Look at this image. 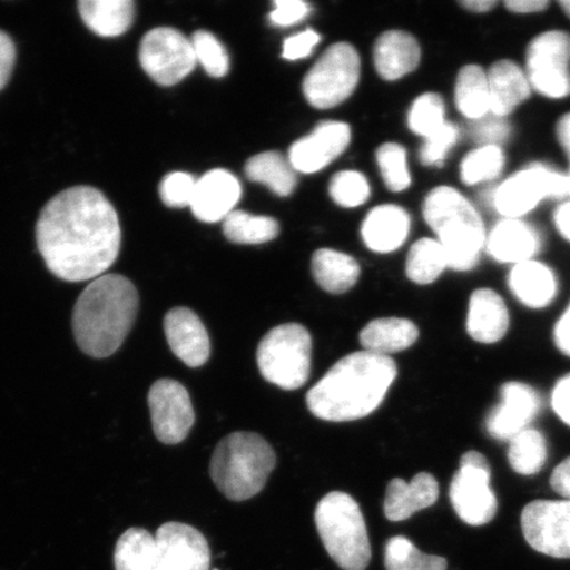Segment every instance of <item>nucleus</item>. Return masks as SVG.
I'll return each mask as SVG.
<instances>
[{"label": "nucleus", "instance_id": "4", "mask_svg": "<svg viewBox=\"0 0 570 570\" xmlns=\"http://www.w3.org/2000/svg\"><path fill=\"white\" fill-rule=\"evenodd\" d=\"M423 217L443 246L448 268L469 273L487 247V226L474 204L459 189L441 185L426 195Z\"/></svg>", "mask_w": 570, "mask_h": 570}, {"label": "nucleus", "instance_id": "33", "mask_svg": "<svg viewBox=\"0 0 570 570\" xmlns=\"http://www.w3.org/2000/svg\"><path fill=\"white\" fill-rule=\"evenodd\" d=\"M446 268L444 248L436 238H422L412 245L405 263V274L411 282L420 285L432 284Z\"/></svg>", "mask_w": 570, "mask_h": 570}, {"label": "nucleus", "instance_id": "55", "mask_svg": "<svg viewBox=\"0 0 570 570\" xmlns=\"http://www.w3.org/2000/svg\"><path fill=\"white\" fill-rule=\"evenodd\" d=\"M561 10L564 11L566 16L570 19V0H561L559 3Z\"/></svg>", "mask_w": 570, "mask_h": 570}, {"label": "nucleus", "instance_id": "32", "mask_svg": "<svg viewBox=\"0 0 570 570\" xmlns=\"http://www.w3.org/2000/svg\"><path fill=\"white\" fill-rule=\"evenodd\" d=\"M246 176L266 185L276 196L288 197L297 185V173L288 158L276 151L253 156L246 164Z\"/></svg>", "mask_w": 570, "mask_h": 570}, {"label": "nucleus", "instance_id": "11", "mask_svg": "<svg viewBox=\"0 0 570 570\" xmlns=\"http://www.w3.org/2000/svg\"><path fill=\"white\" fill-rule=\"evenodd\" d=\"M490 479L491 469L483 454L470 451L462 455L449 497L463 523L481 527L497 515L498 499L490 488Z\"/></svg>", "mask_w": 570, "mask_h": 570}, {"label": "nucleus", "instance_id": "44", "mask_svg": "<svg viewBox=\"0 0 570 570\" xmlns=\"http://www.w3.org/2000/svg\"><path fill=\"white\" fill-rule=\"evenodd\" d=\"M511 126L508 119L488 116L472 122L470 137L479 146H502V142L510 138Z\"/></svg>", "mask_w": 570, "mask_h": 570}, {"label": "nucleus", "instance_id": "38", "mask_svg": "<svg viewBox=\"0 0 570 570\" xmlns=\"http://www.w3.org/2000/svg\"><path fill=\"white\" fill-rule=\"evenodd\" d=\"M407 122L410 130L420 138H428L446 122V106L439 92L420 95L411 105Z\"/></svg>", "mask_w": 570, "mask_h": 570}, {"label": "nucleus", "instance_id": "24", "mask_svg": "<svg viewBox=\"0 0 570 570\" xmlns=\"http://www.w3.org/2000/svg\"><path fill=\"white\" fill-rule=\"evenodd\" d=\"M422 61V48L415 36L405 31H387L374 47L377 75L386 81H397L415 71Z\"/></svg>", "mask_w": 570, "mask_h": 570}, {"label": "nucleus", "instance_id": "1", "mask_svg": "<svg viewBox=\"0 0 570 570\" xmlns=\"http://www.w3.org/2000/svg\"><path fill=\"white\" fill-rule=\"evenodd\" d=\"M36 242L49 271L61 281L97 279L117 261L122 242L116 208L102 191L75 187L41 210Z\"/></svg>", "mask_w": 570, "mask_h": 570}, {"label": "nucleus", "instance_id": "29", "mask_svg": "<svg viewBox=\"0 0 570 570\" xmlns=\"http://www.w3.org/2000/svg\"><path fill=\"white\" fill-rule=\"evenodd\" d=\"M454 105L470 124L490 116L488 70L479 63L462 67L455 78Z\"/></svg>", "mask_w": 570, "mask_h": 570}, {"label": "nucleus", "instance_id": "42", "mask_svg": "<svg viewBox=\"0 0 570 570\" xmlns=\"http://www.w3.org/2000/svg\"><path fill=\"white\" fill-rule=\"evenodd\" d=\"M460 138V127L448 120L436 132L424 139L423 146L419 151L420 163L425 167L443 166L449 154L459 145Z\"/></svg>", "mask_w": 570, "mask_h": 570}, {"label": "nucleus", "instance_id": "30", "mask_svg": "<svg viewBox=\"0 0 570 570\" xmlns=\"http://www.w3.org/2000/svg\"><path fill=\"white\" fill-rule=\"evenodd\" d=\"M312 273L321 288L341 295L358 282L361 267L353 256L323 248L313 255Z\"/></svg>", "mask_w": 570, "mask_h": 570}, {"label": "nucleus", "instance_id": "16", "mask_svg": "<svg viewBox=\"0 0 570 570\" xmlns=\"http://www.w3.org/2000/svg\"><path fill=\"white\" fill-rule=\"evenodd\" d=\"M163 570H210V548L195 527L169 522L156 532Z\"/></svg>", "mask_w": 570, "mask_h": 570}, {"label": "nucleus", "instance_id": "17", "mask_svg": "<svg viewBox=\"0 0 570 570\" xmlns=\"http://www.w3.org/2000/svg\"><path fill=\"white\" fill-rule=\"evenodd\" d=\"M502 401L487 419V430L491 438L510 441L537 417L540 396L537 390L522 382L504 383Z\"/></svg>", "mask_w": 570, "mask_h": 570}, {"label": "nucleus", "instance_id": "5", "mask_svg": "<svg viewBox=\"0 0 570 570\" xmlns=\"http://www.w3.org/2000/svg\"><path fill=\"white\" fill-rule=\"evenodd\" d=\"M276 466L274 449L259 434L234 432L214 449L210 475L230 501L242 502L259 494Z\"/></svg>", "mask_w": 570, "mask_h": 570}, {"label": "nucleus", "instance_id": "39", "mask_svg": "<svg viewBox=\"0 0 570 570\" xmlns=\"http://www.w3.org/2000/svg\"><path fill=\"white\" fill-rule=\"evenodd\" d=\"M376 161L380 166L384 184L391 191L407 190L412 184L409 168L407 151L397 142H386L377 148Z\"/></svg>", "mask_w": 570, "mask_h": 570}, {"label": "nucleus", "instance_id": "53", "mask_svg": "<svg viewBox=\"0 0 570 570\" xmlns=\"http://www.w3.org/2000/svg\"><path fill=\"white\" fill-rule=\"evenodd\" d=\"M556 138H558L560 146L564 149L570 161V111L561 116L556 125Z\"/></svg>", "mask_w": 570, "mask_h": 570}, {"label": "nucleus", "instance_id": "45", "mask_svg": "<svg viewBox=\"0 0 570 570\" xmlns=\"http://www.w3.org/2000/svg\"><path fill=\"white\" fill-rule=\"evenodd\" d=\"M309 13L311 6L303 0H276L269 20L277 27H291L301 23Z\"/></svg>", "mask_w": 570, "mask_h": 570}, {"label": "nucleus", "instance_id": "25", "mask_svg": "<svg viewBox=\"0 0 570 570\" xmlns=\"http://www.w3.org/2000/svg\"><path fill=\"white\" fill-rule=\"evenodd\" d=\"M411 232L407 210L397 205L376 206L362 225V238L375 253L389 254L401 248Z\"/></svg>", "mask_w": 570, "mask_h": 570}, {"label": "nucleus", "instance_id": "35", "mask_svg": "<svg viewBox=\"0 0 570 570\" xmlns=\"http://www.w3.org/2000/svg\"><path fill=\"white\" fill-rule=\"evenodd\" d=\"M277 220L266 216H253L247 212L234 210L226 217V238L239 245H261L279 235Z\"/></svg>", "mask_w": 570, "mask_h": 570}, {"label": "nucleus", "instance_id": "27", "mask_svg": "<svg viewBox=\"0 0 570 570\" xmlns=\"http://www.w3.org/2000/svg\"><path fill=\"white\" fill-rule=\"evenodd\" d=\"M419 338V327L407 318H377L363 327L360 341L365 352L389 356L405 351Z\"/></svg>", "mask_w": 570, "mask_h": 570}, {"label": "nucleus", "instance_id": "12", "mask_svg": "<svg viewBox=\"0 0 570 570\" xmlns=\"http://www.w3.org/2000/svg\"><path fill=\"white\" fill-rule=\"evenodd\" d=\"M140 66L161 87H173L188 77L197 66L190 39L175 28L160 27L141 39Z\"/></svg>", "mask_w": 570, "mask_h": 570}, {"label": "nucleus", "instance_id": "47", "mask_svg": "<svg viewBox=\"0 0 570 570\" xmlns=\"http://www.w3.org/2000/svg\"><path fill=\"white\" fill-rule=\"evenodd\" d=\"M17 61V48L9 35L0 31V90L9 83Z\"/></svg>", "mask_w": 570, "mask_h": 570}, {"label": "nucleus", "instance_id": "19", "mask_svg": "<svg viewBox=\"0 0 570 570\" xmlns=\"http://www.w3.org/2000/svg\"><path fill=\"white\" fill-rule=\"evenodd\" d=\"M164 332L170 351L189 367H199L210 356V340L203 321L194 311L177 306L164 318Z\"/></svg>", "mask_w": 570, "mask_h": 570}, {"label": "nucleus", "instance_id": "14", "mask_svg": "<svg viewBox=\"0 0 570 570\" xmlns=\"http://www.w3.org/2000/svg\"><path fill=\"white\" fill-rule=\"evenodd\" d=\"M153 428L163 444L175 445L188 438L195 424V410L187 389L174 380H159L148 394Z\"/></svg>", "mask_w": 570, "mask_h": 570}, {"label": "nucleus", "instance_id": "7", "mask_svg": "<svg viewBox=\"0 0 570 570\" xmlns=\"http://www.w3.org/2000/svg\"><path fill=\"white\" fill-rule=\"evenodd\" d=\"M312 337L301 324H284L262 338L256 352L261 374L283 390H297L308 381Z\"/></svg>", "mask_w": 570, "mask_h": 570}, {"label": "nucleus", "instance_id": "6", "mask_svg": "<svg viewBox=\"0 0 570 570\" xmlns=\"http://www.w3.org/2000/svg\"><path fill=\"white\" fill-rule=\"evenodd\" d=\"M315 522L327 553L344 570H366L372 546L360 504L341 491L326 494L317 504Z\"/></svg>", "mask_w": 570, "mask_h": 570}, {"label": "nucleus", "instance_id": "48", "mask_svg": "<svg viewBox=\"0 0 570 570\" xmlns=\"http://www.w3.org/2000/svg\"><path fill=\"white\" fill-rule=\"evenodd\" d=\"M552 407L558 416L570 426V374L561 377L552 394Z\"/></svg>", "mask_w": 570, "mask_h": 570}, {"label": "nucleus", "instance_id": "52", "mask_svg": "<svg viewBox=\"0 0 570 570\" xmlns=\"http://www.w3.org/2000/svg\"><path fill=\"white\" fill-rule=\"evenodd\" d=\"M553 225L562 239L570 244V199L558 205L553 212Z\"/></svg>", "mask_w": 570, "mask_h": 570}, {"label": "nucleus", "instance_id": "21", "mask_svg": "<svg viewBox=\"0 0 570 570\" xmlns=\"http://www.w3.org/2000/svg\"><path fill=\"white\" fill-rule=\"evenodd\" d=\"M491 116L508 119L532 95L524 68L515 61L498 60L488 70Z\"/></svg>", "mask_w": 570, "mask_h": 570}, {"label": "nucleus", "instance_id": "15", "mask_svg": "<svg viewBox=\"0 0 570 570\" xmlns=\"http://www.w3.org/2000/svg\"><path fill=\"white\" fill-rule=\"evenodd\" d=\"M351 140V126L337 120H325L308 137L292 145L288 159L296 173L316 174L344 154Z\"/></svg>", "mask_w": 570, "mask_h": 570}, {"label": "nucleus", "instance_id": "10", "mask_svg": "<svg viewBox=\"0 0 570 570\" xmlns=\"http://www.w3.org/2000/svg\"><path fill=\"white\" fill-rule=\"evenodd\" d=\"M525 75L532 91L552 101L570 96V33L561 30L541 32L525 51Z\"/></svg>", "mask_w": 570, "mask_h": 570}, {"label": "nucleus", "instance_id": "34", "mask_svg": "<svg viewBox=\"0 0 570 570\" xmlns=\"http://www.w3.org/2000/svg\"><path fill=\"white\" fill-rule=\"evenodd\" d=\"M504 167L505 154L502 146H479L463 156L460 178L466 187H476L497 180Z\"/></svg>", "mask_w": 570, "mask_h": 570}, {"label": "nucleus", "instance_id": "9", "mask_svg": "<svg viewBox=\"0 0 570 570\" xmlns=\"http://www.w3.org/2000/svg\"><path fill=\"white\" fill-rule=\"evenodd\" d=\"M361 59L347 42H337L326 49L304 78L306 101L316 109H332L345 102L360 82Z\"/></svg>", "mask_w": 570, "mask_h": 570}, {"label": "nucleus", "instance_id": "43", "mask_svg": "<svg viewBox=\"0 0 570 570\" xmlns=\"http://www.w3.org/2000/svg\"><path fill=\"white\" fill-rule=\"evenodd\" d=\"M197 180L187 173H174L163 178L159 194L169 208H185L194 202Z\"/></svg>", "mask_w": 570, "mask_h": 570}, {"label": "nucleus", "instance_id": "18", "mask_svg": "<svg viewBox=\"0 0 570 570\" xmlns=\"http://www.w3.org/2000/svg\"><path fill=\"white\" fill-rule=\"evenodd\" d=\"M541 245V234L524 218H502L488 232L484 252L498 263L515 266L537 259Z\"/></svg>", "mask_w": 570, "mask_h": 570}, {"label": "nucleus", "instance_id": "40", "mask_svg": "<svg viewBox=\"0 0 570 570\" xmlns=\"http://www.w3.org/2000/svg\"><path fill=\"white\" fill-rule=\"evenodd\" d=\"M190 41L197 63H202L206 73L216 78L227 75L230 68L229 53L216 36L208 31H197Z\"/></svg>", "mask_w": 570, "mask_h": 570}, {"label": "nucleus", "instance_id": "23", "mask_svg": "<svg viewBox=\"0 0 570 570\" xmlns=\"http://www.w3.org/2000/svg\"><path fill=\"white\" fill-rule=\"evenodd\" d=\"M439 494V482L430 473H419L411 482L392 480L384 499V515L391 522H403L417 511L431 508L438 502Z\"/></svg>", "mask_w": 570, "mask_h": 570}, {"label": "nucleus", "instance_id": "51", "mask_svg": "<svg viewBox=\"0 0 570 570\" xmlns=\"http://www.w3.org/2000/svg\"><path fill=\"white\" fill-rule=\"evenodd\" d=\"M554 342L562 354L570 356V304L554 326Z\"/></svg>", "mask_w": 570, "mask_h": 570}, {"label": "nucleus", "instance_id": "28", "mask_svg": "<svg viewBox=\"0 0 570 570\" xmlns=\"http://www.w3.org/2000/svg\"><path fill=\"white\" fill-rule=\"evenodd\" d=\"M78 11L89 30L102 38L124 35L135 19L132 0H81Z\"/></svg>", "mask_w": 570, "mask_h": 570}, {"label": "nucleus", "instance_id": "26", "mask_svg": "<svg viewBox=\"0 0 570 570\" xmlns=\"http://www.w3.org/2000/svg\"><path fill=\"white\" fill-rule=\"evenodd\" d=\"M509 288L523 305L534 309L544 308L558 295V277L546 263L532 259L512 266Z\"/></svg>", "mask_w": 570, "mask_h": 570}, {"label": "nucleus", "instance_id": "31", "mask_svg": "<svg viewBox=\"0 0 570 570\" xmlns=\"http://www.w3.org/2000/svg\"><path fill=\"white\" fill-rule=\"evenodd\" d=\"M116 570H163L156 539L145 529L127 530L114 551Z\"/></svg>", "mask_w": 570, "mask_h": 570}, {"label": "nucleus", "instance_id": "20", "mask_svg": "<svg viewBox=\"0 0 570 570\" xmlns=\"http://www.w3.org/2000/svg\"><path fill=\"white\" fill-rule=\"evenodd\" d=\"M242 196L237 177L226 169H213L197 180L190 208L197 219L206 224L225 220L234 212Z\"/></svg>", "mask_w": 570, "mask_h": 570}, {"label": "nucleus", "instance_id": "8", "mask_svg": "<svg viewBox=\"0 0 570 570\" xmlns=\"http://www.w3.org/2000/svg\"><path fill=\"white\" fill-rule=\"evenodd\" d=\"M550 198L570 199V175L544 163H531L497 185L491 205L502 218H524Z\"/></svg>", "mask_w": 570, "mask_h": 570}, {"label": "nucleus", "instance_id": "36", "mask_svg": "<svg viewBox=\"0 0 570 570\" xmlns=\"http://www.w3.org/2000/svg\"><path fill=\"white\" fill-rule=\"evenodd\" d=\"M548 459L547 440L543 433L527 428L510 440L509 462L520 475H533L544 468Z\"/></svg>", "mask_w": 570, "mask_h": 570}, {"label": "nucleus", "instance_id": "13", "mask_svg": "<svg viewBox=\"0 0 570 570\" xmlns=\"http://www.w3.org/2000/svg\"><path fill=\"white\" fill-rule=\"evenodd\" d=\"M522 531L534 551L570 559V501H534L522 512Z\"/></svg>", "mask_w": 570, "mask_h": 570}, {"label": "nucleus", "instance_id": "37", "mask_svg": "<svg viewBox=\"0 0 570 570\" xmlns=\"http://www.w3.org/2000/svg\"><path fill=\"white\" fill-rule=\"evenodd\" d=\"M384 567L386 570H446L448 561L423 553L407 538L395 537L384 547Z\"/></svg>", "mask_w": 570, "mask_h": 570}, {"label": "nucleus", "instance_id": "3", "mask_svg": "<svg viewBox=\"0 0 570 570\" xmlns=\"http://www.w3.org/2000/svg\"><path fill=\"white\" fill-rule=\"evenodd\" d=\"M138 309V291L130 279L119 274L97 277L75 305L71 325L77 345L92 358H107L122 346Z\"/></svg>", "mask_w": 570, "mask_h": 570}, {"label": "nucleus", "instance_id": "46", "mask_svg": "<svg viewBox=\"0 0 570 570\" xmlns=\"http://www.w3.org/2000/svg\"><path fill=\"white\" fill-rule=\"evenodd\" d=\"M320 40L321 36L313 30H305L291 36V38L284 40L283 57L288 61L306 59L315 51Z\"/></svg>", "mask_w": 570, "mask_h": 570}, {"label": "nucleus", "instance_id": "41", "mask_svg": "<svg viewBox=\"0 0 570 570\" xmlns=\"http://www.w3.org/2000/svg\"><path fill=\"white\" fill-rule=\"evenodd\" d=\"M333 202L342 208H356L372 196L367 178L356 170H342L334 175L330 185Z\"/></svg>", "mask_w": 570, "mask_h": 570}, {"label": "nucleus", "instance_id": "22", "mask_svg": "<svg viewBox=\"0 0 570 570\" xmlns=\"http://www.w3.org/2000/svg\"><path fill=\"white\" fill-rule=\"evenodd\" d=\"M509 326L510 313L502 296L490 288L475 289L469 302V336L481 344H495L505 336Z\"/></svg>", "mask_w": 570, "mask_h": 570}, {"label": "nucleus", "instance_id": "2", "mask_svg": "<svg viewBox=\"0 0 570 570\" xmlns=\"http://www.w3.org/2000/svg\"><path fill=\"white\" fill-rule=\"evenodd\" d=\"M397 375L390 356L356 352L344 356L306 395L316 417L326 422H353L373 413Z\"/></svg>", "mask_w": 570, "mask_h": 570}, {"label": "nucleus", "instance_id": "49", "mask_svg": "<svg viewBox=\"0 0 570 570\" xmlns=\"http://www.w3.org/2000/svg\"><path fill=\"white\" fill-rule=\"evenodd\" d=\"M551 487L556 493L570 501V458L562 461L560 465L553 470Z\"/></svg>", "mask_w": 570, "mask_h": 570}, {"label": "nucleus", "instance_id": "50", "mask_svg": "<svg viewBox=\"0 0 570 570\" xmlns=\"http://www.w3.org/2000/svg\"><path fill=\"white\" fill-rule=\"evenodd\" d=\"M505 9L518 16H532V13L543 12L550 7L547 0H508L504 2Z\"/></svg>", "mask_w": 570, "mask_h": 570}, {"label": "nucleus", "instance_id": "56", "mask_svg": "<svg viewBox=\"0 0 570 570\" xmlns=\"http://www.w3.org/2000/svg\"><path fill=\"white\" fill-rule=\"evenodd\" d=\"M214 570H218V569H214Z\"/></svg>", "mask_w": 570, "mask_h": 570}, {"label": "nucleus", "instance_id": "54", "mask_svg": "<svg viewBox=\"0 0 570 570\" xmlns=\"http://www.w3.org/2000/svg\"><path fill=\"white\" fill-rule=\"evenodd\" d=\"M495 0H462L460 6L469 12L488 13L497 7Z\"/></svg>", "mask_w": 570, "mask_h": 570}]
</instances>
